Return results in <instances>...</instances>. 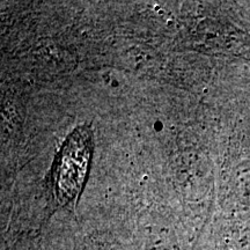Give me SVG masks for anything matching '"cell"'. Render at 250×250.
<instances>
[{"instance_id": "1", "label": "cell", "mask_w": 250, "mask_h": 250, "mask_svg": "<svg viewBox=\"0 0 250 250\" xmlns=\"http://www.w3.org/2000/svg\"><path fill=\"white\" fill-rule=\"evenodd\" d=\"M93 152L92 131L81 125L62 143L52 167V182L58 201L67 204L85 186Z\"/></svg>"}]
</instances>
